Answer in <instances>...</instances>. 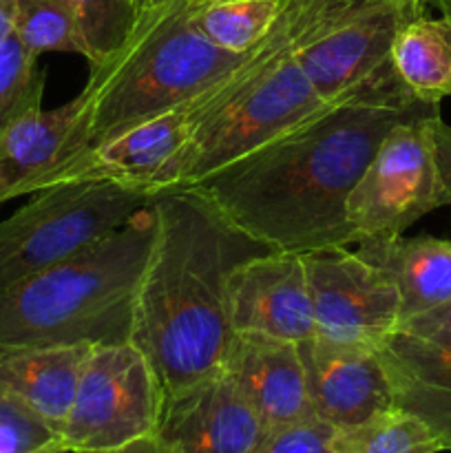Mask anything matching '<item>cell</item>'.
I'll use <instances>...</instances> for the list:
<instances>
[{"instance_id": "1", "label": "cell", "mask_w": 451, "mask_h": 453, "mask_svg": "<svg viewBox=\"0 0 451 453\" xmlns=\"http://www.w3.org/2000/svg\"><path fill=\"white\" fill-rule=\"evenodd\" d=\"M432 106L440 104L416 97L387 66L318 115L190 186L272 250L303 255L349 246L345 206L354 184L389 128Z\"/></svg>"}, {"instance_id": "2", "label": "cell", "mask_w": 451, "mask_h": 453, "mask_svg": "<svg viewBox=\"0 0 451 453\" xmlns=\"http://www.w3.org/2000/svg\"><path fill=\"white\" fill-rule=\"evenodd\" d=\"M153 243L133 305L131 343L157 370L166 394L217 374L234 332V268L272 252L233 224L202 190L175 186L150 197Z\"/></svg>"}, {"instance_id": "3", "label": "cell", "mask_w": 451, "mask_h": 453, "mask_svg": "<svg viewBox=\"0 0 451 453\" xmlns=\"http://www.w3.org/2000/svg\"><path fill=\"white\" fill-rule=\"evenodd\" d=\"M153 233L155 217L146 206L88 250L3 288L0 349L131 341Z\"/></svg>"}, {"instance_id": "4", "label": "cell", "mask_w": 451, "mask_h": 453, "mask_svg": "<svg viewBox=\"0 0 451 453\" xmlns=\"http://www.w3.org/2000/svg\"><path fill=\"white\" fill-rule=\"evenodd\" d=\"M248 56L212 44L195 25L188 0L140 13L128 38L109 58L88 65L80 91L88 149L181 111Z\"/></svg>"}, {"instance_id": "5", "label": "cell", "mask_w": 451, "mask_h": 453, "mask_svg": "<svg viewBox=\"0 0 451 453\" xmlns=\"http://www.w3.org/2000/svg\"><path fill=\"white\" fill-rule=\"evenodd\" d=\"M290 0L268 38L226 78L186 104L188 140L181 184L190 186L325 111L296 58Z\"/></svg>"}, {"instance_id": "6", "label": "cell", "mask_w": 451, "mask_h": 453, "mask_svg": "<svg viewBox=\"0 0 451 453\" xmlns=\"http://www.w3.org/2000/svg\"><path fill=\"white\" fill-rule=\"evenodd\" d=\"M150 197L102 181L34 193L0 221V290L88 250L149 206Z\"/></svg>"}, {"instance_id": "7", "label": "cell", "mask_w": 451, "mask_h": 453, "mask_svg": "<svg viewBox=\"0 0 451 453\" xmlns=\"http://www.w3.org/2000/svg\"><path fill=\"white\" fill-rule=\"evenodd\" d=\"M296 58L323 102L334 104L392 66L402 27L427 13L429 0H290Z\"/></svg>"}, {"instance_id": "8", "label": "cell", "mask_w": 451, "mask_h": 453, "mask_svg": "<svg viewBox=\"0 0 451 453\" xmlns=\"http://www.w3.org/2000/svg\"><path fill=\"white\" fill-rule=\"evenodd\" d=\"M436 118H440V106L389 128L348 197L345 217L352 243L402 234L420 217L449 206L433 150Z\"/></svg>"}, {"instance_id": "9", "label": "cell", "mask_w": 451, "mask_h": 453, "mask_svg": "<svg viewBox=\"0 0 451 453\" xmlns=\"http://www.w3.org/2000/svg\"><path fill=\"white\" fill-rule=\"evenodd\" d=\"M164 401L166 389L157 370L135 343L93 345L62 429V445L75 453L153 436Z\"/></svg>"}, {"instance_id": "10", "label": "cell", "mask_w": 451, "mask_h": 453, "mask_svg": "<svg viewBox=\"0 0 451 453\" xmlns=\"http://www.w3.org/2000/svg\"><path fill=\"white\" fill-rule=\"evenodd\" d=\"M314 334L376 349L401 321L398 292L356 250L303 252Z\"/></svg>"}, {"instance_id": "11", "label": "cell", "mask_w": 451, "mask_h": 453, "mask_svg": "<svg viewBox=\"0 0 451 453\" xmlns=\"http://www.w3.org/2000/svg\"><path fill=\"white\" fill-rule=\"evenodd\" d=\"M376 354L394 407L424 420L451 451V303L398 323Z\"/></svg>"}, {"instance_id": "12", "label": "cell", "mask_w": 451, "mask_h": 453, "mask_svg": "<svg viewBox=\"0 0 451 453\" xmlns=\"http://www.w3.org/2000/svg\"><path fill=\"white\" fill-rule=\"evenodd\" d=\"M186 140L188 124L184 111H172L82 150L51 173L42 190L82 181H102L146 195L175 188L181 184Z\"/></svg>"}, {"instance_id": "13", "label": "cell", "mask_w": 451, "mask_h": 453, "mask_svg": "<svg viewBox=\"0 0 451 453\" xmlns=\"http://www.w3.org/2000/svg\"><path fill=\"white\" fill-rule=\"evenodd\" d=\"M265 434L256 411L224 372L166 394L155 429L164 453H255Z\"/></svg>"}, {"instance_id": "14", "label": "cell", "mask_w": 451, "mask_h": 453, "mask_svg": "<svg viewBox=\"0 0 451 453\" xmlns=\"http://www.w3.org/2000/svg\"><path fill=\"white\" fill-rule=\"evenodd\" d=\"M233 332L303 343L314 336L312 303L301 252L272 250L237 265L228 281Z\"/></svg>"}, {"instance_id": "15", "label": "cell", "mask_w": 451, "mask_h": 453, "mask_svg": "<svg viewBox=\"0 0 451 453\" xmlns=\"http://www.w3.org/2000/svg\"><path fill=\"white\" fill-rule=\"evenodd\" d=\"M314 416L348 429L394 407L392 389L376 349L312 339L299 343Z\"/></svg>"}, {"instance_id": "16", "label": "cell", "mask_w": 451, "mask_h": 453, "mask_svg": "<svg viewBox=\"0 0 451 453\" xmlns=\"http://www.w3.org/2000/svg\"><path fill=\"white\" fill-rule=\"evenodd\" d=\"M219 372L246 396L265 432L314 418L299 343L234 332Z\"/></svg>"}, {"instance_id": "17", "label": "cell", "mask_w": 451, "mask_h": 453, "mask_svg": "<svg viewBox=\"0 0 451 453\" xmlns=\"http://www.w3.org/2000/svg\"><path fill=\"white\" fill-rule=\"evenodd\" d=\"M87 149L80 93L56 109L18 119L0 135V203L42 190L51 173Z\"/></svg>"}, {"instance_id": "18", "label": "cell", "mask_w": 451, "mask_h": 453, "mask_svg": "<svg viewBox=\"0 0 451 453\" xmlns=\"http://www.w3.org/2000/svg\"><path fill=\"white\" fill-rule=\"evenodd\" d=\"M356 255L396 288L401 321L451 303V242L447 239L371 237L356 243Z\"/></svg>"}, {"instance_id": "19", "label": "cell", "mask_w": 451, "mask_h": 453, "mask_svg": "<svg viewBox=\"0 0 451 453\" xmlns=\"http://www.w3.org/2000/svg\"><path fill=\"white\" fill-rule=\"evenodd\" d=\"M91 348L60 345L0 349V389L25 403L62 438Z\"/></svg>"}, {"instance_id": "20", "label": "cell", "mask_w": 451, "mask_h": 453, "mask_svg": "<svg viewBox=\"0 0 451 453\" xmlns=\"http://www.w3.org/2000/svg\"><path fill=\"white\" fill-rule=\"evenodd\" d=\"M392 66L407 88L424 102L451 97V20L420 13L407 22L392 47Z\"/></svg>"}, {"instance_id": "21", "label": "cell", "mask_w": 451, "mask_h": 453, "mask_svg": "<svg viewBox=\"0 0 451 453\" xmlns=\"http://www.w3.org/2000/svg\"><path fill=\"white\" fill-rule=\"evenodd\" d=\"M195 25L224 51L248 56L272 31L287 0H188Z\"/></svg>"}, {"instance_id": "22", "label": "cell", "mask_w": 451, "mask_h": 453, "mask_svg": "<svg viewBox=\"0 0 451 453\" xmlns=\"http://www.w3.org/2000/svg\"><path fill=\"white\" fill-rule=\"evenodd\" d=\"M440 438L424 420L392 407L361 425L334 429L332 453H440Z\"/></svg>"}, {"instance_id": "23", "label": "cell", "mask_w": 451, "mask_h": 453, "mask_svg": "<svg viewBox=\"0 0 451 453\" xmlns=\"http://www.w3.org/2000/svg\"><path fill=\"white\" fill-rule=\"evenodd\" d=\"M13 34L29 53H78L88 62V44L78 18L62 0H16Z\"/></svg>"}, {"instance_id": "24", "label": "cell", "mask_w": 451, "mask_h": 453, "mask_svg": "<svg viewBox=\"0 0 451 453\" xmlns=\"http://www.w3.org/2000/svg\"><path fill=\"white\" fill-rule=\"evenodd\" d=\"M47 71L25 44L9 35L0 44V135L18 119L42 109Z\"/></svg>"}, {"instance_id": "25", "label": "cell", "mask_w": 451, "mask_h": 453, "mask_svg": "<svg viewBox=\"0 0 451 453\" xmlns=\"http://www.w3.org/2000/svg\"><path fill=\"white\" fill-rule=\"evenodd\" d=\"M78 18L84 40L88 44V65L109 58L137 22L133 0H62Z\"/></svg>"}, {"instance_id": "26", "label": "cell", "mask_w": 451, "mask_h": 453, "mask_svg": "<svg viewBox=\"0 0 451 453\" xmlns=\"http://www.w3.org/2000/svg\"><path fill=\"white\" fill-rule=\"evenodd\" d=\"M66 453L60 434L53 432L35 411L0 389V453Z\"/></svg>"}, {"instance_id": "27", "label": "cell", "mask_w": 451, "mask_h": 453, "mask_svg": "<svg viewBox=\"0 0 451 453\" xmlns=\"http://www.w3.org/2000/svg\"><path fill=\"white\" fill-rule=\"evenodd\" d=\"M334 427L314 418L265 434L255 453H332Z\"/></svg>"}, {"instance_id": "28", "label": "cell", "mask_w": 451, "mask_h": 453, "mask_svg": "<svg viewBox=\"0 0 451 453\" xmlns=\"http://www.w3.org/2000/svg\"><path fill=\"white\" fill-rule=\"evenodd\" d=\"M432 137L433 150H436L438 175H440L447 203L451 206V127L442 118H436L432 124Z\"/></svg>"}, {"instance_id": "29", "label": "cell", "mask_w": 451, "mask_h": 453, "mask_svg": "<svg viewBox=\"0 0 451 453\" xmlns=\"http://www.w3.org/2000/svg\"><path fill=\"white\" fill-rule=\"evenodd\" d=\"M75 453H164V451L153 434V436L137 438V441H131L126 442V445H119V447H111V449H91V451H75Z\"/></svg>"}, {"instance_id": "30", "label": "cell", "mask_w": 451, "mask_h": 453, "mask_svg": "<svg viewBox=\"0 0 451 453\" xmlns=\"http://www.w3.org/2000/svg\"><path fill=\"white\" fill-rule=\"evenodd\" d=\"M13 13H16V0H0V44L13 34Z\"/></svg>"}, {"instance_id": "31", "label": "cell", "mask_w": 451, "mask_h": 453, "mask_svg": "<svg viewBox=\"0 0 451 453\" xmlns=\"http://www.w3.org/2000/svg\"><path fill=\"white\" fill-rule=\"evenodd\" d=\"M133 3H135L137 16H140V13L153 12V9L164 7V4H168V3H171V0H133Z\"/></svg>"}, {"instance_id": "32", "label": "cell", "mask_w": 451, "mask_h": 453, "mask_svg": "<svg viewBox=\"0 0 451 453\" xmlns=\"http://www.w3.org/2000/svg\"><path fill=\"white\" fill-rule=\"evenodd\" d=\"M429 3L436 4L438 12H440V16L449 18L451 20V0H429Z\"/></svg>"}, {"instance_id": "33", "label": "cell", "mask_w": 451, "mask_h": 453, "mask_svg": "<svg viewBox=\"0 0 451 453\" xmlns=\"http://www.w3.org/2000/svg\"><path fill=\"white\" fill-rule=\"evenodd\" d=\"M35 453H60V451H56V449H47V451H35Z\"/></svg>"}]
</instances>
